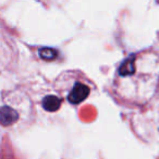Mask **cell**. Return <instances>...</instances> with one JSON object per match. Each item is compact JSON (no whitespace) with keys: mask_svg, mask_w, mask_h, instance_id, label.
Here are the masks:
<instances>
[{"mask_svg":"<svg viewBox=\"0 0 159 159\" xmlns=\"http://www.w3.org/2000/svg\"><path fill=\"white\" fill-rule=\"evenodd\" d=\"M55 89L71 105H80L91 95L93 84L80 72H66L57 80Z\"/></svg>","mask_w":159,"mask_h":159,"instance_id":"cell-1","label":"cell"},{"mask_svg":"<svg viewBox=\"0 0 159 159\" xmlns=\"http://www.w3.org/2000/svg\"><path fill=\"white\" fill-rule=\"evenodd\" d=\"M8 102L0 107V125L3 128H9L18 123L21 118V109H19V105L13 102L11 97L7 98Z\"/></svg>","mask_w":159,"mask_h":159,"instance_id":"cell-2","label":"cell"},{"mask_svg":"<svg viewBox=\"0 0 159 159\" xmlns=\"http://www.w3.org/2000/svg\"><path fill=\"white\" fill-rule=\"evenodd\" d=\"M62 104V99L56 95H47L43 98L42 106L48 112H56L59 110Z\"/></svg>","mask_w":159,"mask_h":159,"instance_id":"cell-3","label":"cell"},{"mask_svg":"<svg viewBox=\"0 0 159 159\" xmlns=\"http://www.w3.org/2000/svg\"><path fill=\"white\" fill-rule=\"evenodd\" d=\"M58 51L52 48H42L39 49V57L46 61H52L57 58Z\"/></svg>","mask_w":159,"mask_h":159,"instance_id":"cell-4","label":"cell"}]
</instances>
